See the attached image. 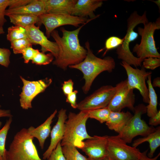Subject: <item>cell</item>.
<instances>
[{
	"label": "cell",
	"instance_id": "13",
	"mask_svg": "<svg viewBox=\"0 0 160 160\" xmlns=\"http://www.w3.org/2000/svg\"><path fill=\"white\" fill-rule=\"evenodd\" d=\"M20 78L23 83L22 91L20 95V106L25 110L32 108L31 102L39 94L44 92L52 82L51 79L46 78L36 81H29L21 76Z\"/></svg>",
	"mask_w": 160,
	"mask_h": 160
},
{
	"label": "cell",
	"instance_id": "34",
	"mask_svg": "<svg viewBox=\"0 0 160 160\" xmlns=\"http://www.w3.org/2000/svg\"><path fill=\"white\" fill-rule=\"evenodd\" d=\"M48 160H66L63 153L61 141L57 144L55 148L51 153Z\"/></svg>",
	"mask_w": 160,
	"mask_h": 160
},
{
	"label": "cell",
	"instance_id": "19",
	"mask_svg": "<svg viewBox=\"0 0 160 160\" xmlns=\"http://www.w3.org/2000/svg\"><path fill=\"white\" fill-rule=\"evenodd\" d=\"M47 13L71 15L77 0H43Z\"/></svg>",
	"mask_w": 160,
	"mask_h": 160
},
{
	"label": "cell",
	"instance_id": "7",
	"mask_svg": "<svg viewBox=\"0 0 160 160\" xmlns=\"http://www.w3.org/2000/svg\"><path fill=\"white\" fill-rule=\"evenodd\" d=\"M146 108L141 103L135 107L134 114L118 135L126 143H131L137 136L145 137L155 130L153 126H149L141 117L146 113Z\"/></svg>",
	"mask_w": 160,
	"mask_h": 160
},
{
	"label": "cell",
	"instance_id": "38",
	"mask_svg": "<svg viewBox=\"0 0 160 160\" xmlns=\"http://www.w3.org/2000/svg\"><path fill=\"white\" fill-rule=\"evenodd\" d=\"M73 82L71 79L64 82L62 89L63 93L66 96L73 91Z\"/></svg>",
	"mask_w": 160,
	"mask_h": 160
},
{
	"label": "cell",
	"instance_id": "16",
	"mask_svg": "<svg viewBox=\"0 0 160 160\" xmlns=\"http://www.w3.org/2000/svg\"><path fill=\"white\" fill-rule=\"evenodd\" d=\"M67 117L66 110L62 108L58 112L57 121L51 130L50 145L43 154V159H48L52 152L63 139L65 131V123Z\"/></svg>",
	"mask_w": 160,
	"mask_h": 160
},
{
	"label": "cell",
	"instance_id": "8",
	"mask_svg": "<svg viewBox=\"0 0 160 160\" xmlns=\"http://www.w3.org/2000/svg\"><path fill=\"white\" fill-rule=\"evenodd\" d=\"M107 156L112 160H137L141 152L138 148L129 146L118 135L108 136Z\"/></svg>",
	"mask_w": 160,
	"mask_h": 160
},
{
	"label": "cell",
	"instance_id": "39",
	"mask_svg": "<svg viewBox=\"0 0 160 160\" xmlns=\"http://www.w3.org/2000/svg\"><path fill=\"white\" fill-rule=\"evenodd\" d=\"M78 91L75 90L66 96V102L70 103L71 106L74 109L77 108L76 95Z\"/></svg>",
	"mask_w": 160,
	"mask_h": 160
},
{
	"label": "cell",
	"instance_id": "4",
	"mask_svg": "<svg viewBox=\"0 0 160 160\" xmlns=\"http://www.w3.org/2000/svg\"><path fill=\"white\" fill-rule=\"evenodd\" d=\"M148 22L145 11L141 15H139L136 11H134L130 15L127 20V30L124 37L123 42L116 50L118 59L130 65H133L136 67L141 66L143 60L133 55L130 50L129 44L138 37V34L134 31L136 26L140 24L144 25Z\"/></svg>",
	"mask_w": 160,
	"mask_h": 160
},
{
	"label": "cell",
	"instance_id": "31",
	"mask_svg": "<svg viewBox=\"0 0 160 160\" xmlns=\"http://www.w3.org/2000/svg\"><path fill=\"white\" fill-rule=\"evenodd\" d=\"M124 39V38L121 39L114 36H110L108 38L105 43L104 48L106 49V50L103 54V55H104L108 51L117 48L121 45L122 44Z\"/></svg>",
	"mask_w": 160,
	"mask_h": 160
},
{
	"label": "cell",
	"instance_id": "1",
	"mask_svg": "<svg viewBox=\"0 0 160 160\" xmlns=\"http://www.w3.org/2000/svg\"><path fill=\"white\" fill-rule=\"evenodd\" d=\"M92 20H89L72 31L61 28L63 33L62 37L57 30H55L52 32L50 36L55 40L59 48L58 55L53 62V65L65 70L69 66L78 64L84 60L87 51L80 45L78 35L81 29Z\"/></svg>",
	"mask_w": 160,
	"mask_h": 160
},
{
	"label": "cell",
	"instance_id": "45",
	"mask_svg": "<svg viewBox=\"0 0 160 160\" xmlns=\"http://www.w3.org/2000/svg\"><path fill=\"white\" fill-rule=\"evenodd\" d=\"M4 33L5 31L3 27L0 26V35L2 34H4Z\"/></svg>",
	"mask_w": 160,
	"mask_h": 160
},
{
	"label": "cell",
	"instance_id": "6",
	"mask_svg": "<svg viewBox=\"0 0 160 160\" xmlns=\"http://www.w3.org/2000/svg\"><path fill=\"white\" fill-rule=\"evenodd\" d=\"M144 28H137L138 34L141 36L139 44H136L132 49L137 57L142 59L150 57L160 58V54L156 47L154 34L156 30L160 29V18L155 22H148L143 25Z\"/></svg>",
	"mask_w": 160,
	"mask_h": 160
},
{
	"label": "cell",
	"instance_id": "30",
	"mask_svg": "<svg viewBox=\"0 0 160 160\" xmlns=\"http://www.w3.org/2000/svg\"><path fill=\"white\" fill-rule=\"evenodd\" d=\"M54 56L51 53L45 54L39 51L33 58L32 63L38 65H47L49 64L53 60Z\"/></svg>",
	"mask_w": 160,
	"mask_h": 160
},
{
	"label": "cell",
	"instance_id": "10",
	"mask_svg": "<svg viewBox=\"0 0 160 160\" xmlns=\"http://www.w3.org/2000/svg\"><path fill=\"white\" fill-rule=\"evenodd\" d=\"M38 17L39 23L43 24L45 27L48 38L50 37L52 32L58 27L65 25L77 27L80 24H84L91 19L94 20L63 14L47 13Z\"/></svg>",
	"mask_w": 160,
	"mask_h": 160
},
{
	"label": "cell",
	"instance_id": "17",
	"mask_svg": "<svg viewBox=\"0 0 160 160\" xmlns=\"http://www.w3.org/2000/svg\"><path fill=\"white\" fill-rule=\"evenodd\" d=\"M103 0H77L71 15L74 16L95 19L100 15H95L94 12L103 4Z\"/></svg>",
	"mask_w": 160,
	"mask_h": 160
},
{
	"label": "cell",
	"instance_id": "37",
	"mask_svg": "<svg viewBox=\"0 0 160 160\" xmlns=\"http://www.w3.org/2000/svg\"><path fill=\"white\" fill-rule=\"evenodd\" d=\"M32 0H9L8 9L18 8L25 6Z\"/></svg>",
	"mask_w": 160,
	"mask_h": 160
},
{
	"label": "cell",
	"instance_id": "48",
	"mask_svg": "<svg viewBox=\"0 0 160 160\" xmlns=\"http://www.w3.org/2000/svg\"><path fill=\"white\" fill-rule=\"evenodd\" d=\"M87 158H88V160H99L94 159H91V158H88V157Z\"/></svg>",
	"mask_w": 160,
	"mask_h": 160
},
{
	"label": "cell",
	"instance_id": "18",
	"mask_svg": "<svg viewBox=\"0 0 160 160\" xmlns=\"http://www.w3.org/2000/svg\"><path fill=\"white\" fill-rule=\"evenodd\" d=\"M57 112L56 109L44 123L37 127L31 126L27 129L28 133L32 136L37 139L41 149H43L45 140L50 134L51 125Z\"/></svg>",
	"mask_w": 160,
	"mask_h": 160
},
{
	"label": "cell",
	"instance_id": "14",
	"mask_svg": "<svg viewBox=\"0 0 160 160\" xmlns=\"http://www.w3.org/2000/svg\"><path fill=\"white\" fill-rule=\"evenodd\" d=\"M108 136L94 135L84 141L81 149L88 158L103 160L107 156V148Z\"/></svg>",
	"mask_w": 160,
	"mask_h": 160
},
{
	"label": "cell",
	"instance_id": "40",
	"mask_svg": "<svg viewBox=\"0 0 160 160\" xmlns=\"http://www.w3.org/2000/svg\"><path fill=\"white\" fill-rule=\"evenodd\" d=\"M149 124L151 126H157L160 124V111L154 116L150 117L149 120Z\"/></svg>",
	"mask_w": 160,
	"mask_h": 160
},
{
	"label": "cell",
	"instance_id": "12",
	"mask_svg": "<svg viewBox=\"0 0 160 160\" xmlns=\"http://www.w3.org/2000/svg\"><path fill=\"white\" fill-rule=\"evenodd\" d=\"M116 92L108 107L111 111L120 112L127 108L134 112L135 95L133 89H129L127 79L116 84Z\"/></svg>",
	"mask_w": 160,
	"mask_h": 160
},
{
	"label": "cell",
	"instance_id": "3",
	"mask_svg": "<svg viewBox=\"0 0 160 160\" xmlns=\"http://www.w3.org/2000/svg\"><path fill=\"white\" fill-rule=\"evenodd\" d=\"M88 116V111H81L76 113L70 112L65 123V131L61 145H71L81 149L84 140L92 137L87 133L86 123Z\"/></svg>",
	"mask_w": 160,
	"mask_h": 160
},
{
	"label": "cell",
	"instance_id": "21",
	"mask_svg": "<svg viewBox=\"0 0 160 160\" xmlns=\"http://www.w3.org/2000/svg\"><path fill=\"white\" fill-rule=\"evenodd\" d=\"M129 111L113 112L111 111L105 122L108 128L118 134L122 130L133 116Z\"/></svg>",
	"mask_w": 160,
	"mask_h": 160
},
{
	"label": "cell",
	"instance_id": "44",
	"mask_svg": "<svg viewBox=\"0 0 160 160\" xmlns=\"http://www.w3.org/2000/svg\"><path fill=\"white\" fill-rule=\"evenodd\" d=\"M152 1L155 3L157 5L160 10V0H158L156 1Z\"/></svg>",
	"mask_w": 160,
	"mask_h": 160
},
{
	"label": "cell",
	"instance_id": "41",
	"mask_svg": "<svg viewBox=\"0 0 160 160\" xmlns=\"http://www.w3.org/2000/svg\"><path fill=\"white\" fill-rule=\"evenodd\" d=\"M148 149L146 150L143 152H141L137 160H157L160 155L159 153L156 156L153 158H149L147 155Z\"/></svg>",
	"mask_w": 160,
	"mask_h": 160
},
{
	"label": "cell",
	"instance_id": "47",
	"mask_svg": "<svg viewBox=\"0 0 160 160\" xmlns=\"http://www.w3.org/2000/svg\"><path fill=\"white\" fill-rule=\"evenodd\" d=\"M0 160H6V156L2 158L1 159H0Z\"/></svg>",
	"mask_w": 160,
	"mask_h": 160
},
{
	"label": "cell",
	"instance_id": "26",
	"mask_svg": "<svg viewBox=\"0 0 160 160\" xmlns=\"http://www.w3.org/2000/svg\"><path fill=\"white\" fill-rule=\"evenodd\" d=\"M25 38H27L26 31L25 28L16 25H12L8 28L7 39L10 42Z\"/></svg>",
	"mask_w": 160,
	"mask_h": 160
},
{
	"label": "cell",
	"instance_id": "9",
	"mask_svg": "<svg viewBox=\"0 0 160 160\" xmlns=\"http://www.w3.org/2000/svg\"><path fill=\"white\" fill-rule=\"evenodd\" d=\"M116 91L115 87L103 86L77 104L80 111H89L108 107Z\"/></svg>",
	"mask_w": 160,
	"mask_h": 160
},
{
	"label": "cell",
	"instance_id": "2",
	"mask_svg": "<svg viewBox=\"0 0 160 160\" xmlns=\"http://www.w3.org/2000/svg\"><path fill=\"white\" fill-rule=\"evenodd\" d=\"M85 47L87 52L84 60L78 64L68 67L78 69L83 73L85 83L82 89L86 94L96 78L103 71L111 72L115 68L116 64L114 59L111 57L107 56L102 59L95 55L90 49L88 41L85 43Z\"/></svg>",
	"mask_w": 160,
	"mask_h": 160
},
{
	"label": "cell",
	"instance_id": "35",
	"mask_svg": "<svg viewBox=\"0 0 160 160\" xmlns=\"http://www.w3.org/2000/svg\"><path fill=\"white\" fill-rule=\"evenodd\" d=\"M39 51L38 49H35L32 46L28 47L25 49L22 54L24 62L28 63L30 60H32L36 54Z\"/></svg>",
	"mask_w": 160,
	"mask_h": 160
},
{
	"label": "cell",
	"instance_id": "32",
	"mask_svg": "<svg viewBox=\"0 0 160 160\" xmlns=\"http://www.w3.org/2000/svg\"><path fill=\"white\" fill-rule=\"evenodd\" d=\"M142 66L145 69L153 70L160 66V58L150 57L145 58Z\"/></svg>",
	"mask_w": 160,
	"mask_h": 160
},
{
	"label": "cell",
	"instance_id": "42",
	"mask_svg": "<svg viewBox=\"0 0 160 160\" xmlns=\"http://www.w3.org/2000/svg\"><path fill=\"white\" fill-rule=\"evenodd\" d=\"M1 105H0V117H8L10 118L12 117V116L10 110L2 109H1ZM1 124V122H0V127Z\"/></svg>",
	"mask_w": 160,
	"mask_h": 160
},
{
	"label": "cell",
	"instance_id": "25",
	"mask_svg": "<svg viewBox=\"0 0 160 160\" xmlns=\"http://www.w3.org/2000/svg\"><path fill=\"white\" fill-rule=\"evenodd\" d=\"M62 147V152L66 160H88L87 158L80 153L74 146L67 145Z\"/></svg>",
	"mask_w": 160,
	"mask_h": 160
},
{
	"label": "cell",
	"instance_id": "11",
	"mask_svg": "<svg viewBox=\"0 0 160 160\" xmlns=\"http://www.w3.org/2000/svg\"><path fill=\"white\" fill-rule=\"evenodd\" d=\"M126 72L127 78V85L129 89L138 90L142 96L143 101L148 103V91L146 81L148 76L151 75V72L146 71L143 66L141 69L133 68L131 65L122 61L120 63Z\"/></svg>",
	"mask_w": 160,
	"mask_h": 160
},
{
	"label": "cell",
	"instance_id": "23",
	"mask_svg": "<svg viewBox=\"0 0 160 160\" xmlns=\"http://www.w3.org/2000/svg\"><path fill=\"white\" fill-rule=\"evenodd\" d=\"M6 16L9 17L10 22L14 25L19 26L25 28L39 23V17L34 15L11 14Z\"/></svg>",
	"mask_w": 160,
	"mask_h": 160
},
{
	"label": "cell",
	"instance_id": "24",
	"mask_svg": "<svg viewBox=\"0 0 160 160\" xmlns=\"http://www.w3.org/2000/svg\"><path fill=\"white\" fill-rule=\"evenodd\" d=\"M151 75L147 78V82L148 85L149 102L146 106V113L149 118L155 115L158 112L157 96L156 92L152 85Z\"/></svg>",
	"mask_w": 160,
	"mask_h": 160
},
{
	"label": "cell",
	"instance_id": "27",
	"mask_svg": "<svg viewBox=\"0 0 160 160\" xmlns=\"http://www.w3.org/2000/svg\"><path fill=\"white\" fill-rule=\"evenodd\" d=\"M12 120V117L7 120L4 126L0 129V159L6 156L5 144L7 136Z\"/></svg>",
	"mask_w": 160,
	"mask_h": 160
},
{
	"label": "cell",
	"instance_id": "20",
	"mask_svg": "<svg viewBox=\"0 0 160 160\" xmlns=\"http://www.w3.org/2000/svg\"><path fill=\"white\" fill-rule=\"evenodd\" d=\"M46 13L43 0H32L23 6L13 9H7L5 16L11 14L32 15L36 16Z\"/></svg>",
	"mask_w": 160,
	"mask_h": 160
},
{
	"label": "cell",
	"instance_id": "15",
	"mask_svg": "<svg viewBox=\"0 0 160 160\" xmlns=\"http://www.w3.org/2000/svg\"><path fill=\"white\" fill-rule=\"evenodd\" d=\"M27 38L33 44H39L41 47L42 52H49L55 59L58 55L59 48L55 42L49 41L39 29V27L32 25L25 28Z\"/></svg>",
	"mask_w": 160,
	"mask_h": 160
},
{
	"label": "cell",
	"instance_id": "46",
	"mask_svg": "<svg viewBox=\"0 0 160 160\" xmlns=\"http://www.w3.org/2000/svg\"><path fill=\"white\" fill-rule=\"evenodd\" d=\"M103 160H112L110 158H109V157H108L107 156H106L105 158Z\"/></svg>",
	"mask_w": 160,
	"mask_h": 160
},
{
	"label": "cell",
	"instance_id": "43",
	"mask_svg": "<svg viewBox=\"0 0 160 160\" xmlns=\"http://www.w3.org/2000/svg\"><path fill=\"white\" fill-rule=\"evenodd\" d=\"M152 85L153 87H160V78L157 77L155 78L153 81Z\"/></svg>",
	"mask_w": 160,
	"mask_h": 160
},
{
	"label": "cell",
	"instance_id": "22",
	"mask_svg": "<svg viewBox=\"0 0 160 160\" xmlns=\"http://www.w3.org/2000/svg\"><path fill=\"white\" fill-rule=\"evenodd\" d=\"M145 142H148L149 144L150 151L147 154L149 158H153L156 149L160 146V127L155 128V130L147 136L135 140L132 146L137 148L139 145Z\"/></svg>",
	"mask_w": 160,
	"mask_h": 160
},
{
	"label": "cell",
	"instance_id": "28",
	"mask_svg": "<svg viewBox=\"0 0 160 160\" xmlns=\"http://www.w3.org/2000/svg\"><path fill=\"white\" fill-rule=\"evenodd\" d=\"M111 111L108 107L89 111V118L95 119L100 123H103L107 121Z\"/></svg>",
	"mask_w": 160,
	"mask_h": 160
},
{
	"label": "cell",
	"instance_id": "5",
	"mask_svg": "<svg viewBox=\"0 0 160 160\" xmlns=\"http://www.w3.org/2000/svg\"><path fill=\"white\" fill-rule=\"evenodd\" d=\"M33 139L26 128L17 132L8 150H6V160H42L33 142Z\"/></svg>",
	"mask_w": 160,
	"mask_h": 160
},
{
	"label": "cell",
	"instance_id": "33",
	"mask_svg": "<svg viewBox=\"0 0 160 160\" xmlns=\"http://www.w3.org/2000/svg\"><path fill=\"white\" fill-rule=\"evenodd\" d=\"M11 54L9 49L0 47V65L8 67L10 63L9 58Z\"/></svg>",
	"mask_w": 160,
	"mask_h": 160
},
{
	"label": "cell",
	"instance_id": "36",
	"mask_svg": "<svg viewBox=\"0 0 160 160\" xmlns=\"http://www.w3.org/2000/svg\"><path fill=\"white\" fill-rule=\"evenodd\" d=\"M9 0H0V26L3 27L7 22L5 17L6 8L9 5Z\"/></svg>",
	"mask_w": 160,
	"mask_h": 160
},
{
	"label": "cell",
	"instance_id": "29",
	"mask_svg": "<svg viewBox=\"0 0 160 160\" xmlns=\"http://www.w3.org/2000/svg\"><path fill=\"white\" fill-rule=\"evenodd\" d=\"M10 48L15 54H22L25 49L33 45L27 38L14 40L10 42Z\"/></svg>",
	"mask_w": 160,
	"mask_h": 160
}]
</instances>
